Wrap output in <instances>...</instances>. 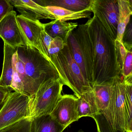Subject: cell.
Here are the masks:
<instances>
[{
    "label": "cell",
    "instance_id": "6da1fadb",
    "mask_svg": "<svg viewBox=\"0 0 132 132\" xmlns=\"http://www.w3.org/2000/svg\"><path fill=\"white\" fill-rule=\"evenodd\" d=\"M92 47V86L112 84L113 79L122 75L115 57L114 42L101 23L93 16L85 23Z\"/></svg>",
    "mask_w": 132,
    "mask_h": 132
},
{
    "label": "cell",
    "instance_id": "7a4b0ae2",
    "mask_svg": "<svg viewBox=\"0 0 132 132\" xmlns=\"http://www.w3.org/2000/svg\"><path fill=\"white\" fill-rule=\"evenodd\" d=\"M16 53L21 60L26 75L34 92L46 81L59 78L51 62L36 48L30 45L17 47Z\"/></svg>",
    "mask_w": 132,
    "mask_h": 132
},
{
    "label": "cell",
    "instance_id": "3957f363",
    "mask_svg": "<svg viewBox=\"0 0 132 132\" xmlns=\"http://www.w3.org/2000/svg\"><path fill=\"white\" fill-rule=\"evenodd\" d=\"M48 60L56 69L63 85L69 87L77 98L92 88L84 78L66 44L61 51Z\"/></svg>",
    "mask_w": 132,
    "mask_h": 132
},
{
    "label": "cell",
    "instance_id": "277c9868",
    "mask_svg": "<svg viewBox=\"0 0 132 132\" xmlns=\"http://www.w3.org/2000/svg\"><path fill=\"white\" fill-rule=\"evenodd\" d=\"M82 76L92 86L93 76L92 47L85 24H79L69 34L65 43Z\"/></svg>",
    "mask_w": 132,
    "mask_h": 132
},
{
    "label": "cell",
    "instance_id": "5b68a950",
    "mask_svg": "<svg viewBox=\"0 0 132 132\" xmlns=\"http://www.w3.org/2000/svg\"><path fill=\"white\" fill-rule=\"evenodd\" d=\"M64 85L60 78H53L43 83L29 98L28 117L32 119L51 113L62 95Z\"/></svg>",
    "mask_w": 132,
    "mask_h": 132
},
{
    "label": "cell",
    "instance_id": "8992f818",
    "mask_svg": "<svg viewBox=\"0 0 132 132\" xmlns=\"http://www.w3.org/2000/svg\"><path fill=\"white\" fill-rule=\"evenodd\" d=\"M90 10L110 36L116 40L119 16L117 0H91Z\"/></svg>",
    "mask_w": 132,
    "mask_h": 132
},
{
    "label": "cell",
    "instance_id": "52a82bcc",
    "mask_svg": "<svg viewBox=\"0 0 132 132\" xmlns=\"http://www.w3.org/2000/svg\"><path fill=\"white\" fill-rule=\"evenodd\" d=\"M29 97L12 92L0 110V129L28 117Z\"/></svg>",
    "mask_w": 132,
    "mask_h": 132
},
{
    "label": "cell",
    "instance_id": "ba28073f",
    "mask_svg": "<svg viewBox=\"0 0 132 132\" xmlns=\"http://www.w3.org/2000/svg\"><path fill=\"white\" fill-rule=\"evenodd\" d=\"M113 116L116 130L128 132L125 104V85L120 76L113 79Z\"/></svg>",
    "mask_w": 132,
    "mask_h": 132
},
{
    "label": "cell",
    "instance_id": "9c48e42d",
    "mask_svg": "<svg viewBox=\"0 0 132 132\" xmlns=\"http://www.w3.org/2000/svg\"><path fill=\"white\" fill-rule=\"evenodd\" d=\"M77 97L74 95H62L50 114L64 129L79 119L77 109Z\"/></svg>",
    "mask_w": 132,
    "mask_h": 132
},
{
    "label": "cell",
    "instance_id": "30bf717a",
    "mask_svg": "<svg viewBox=\"0 0 132 132\" xmlns=\"http://www.w3.org/2000/svg\"><path fill=\"white\" fill-rule=\"evenodd\" d=\"M16 17V13L13 10L0 22V37L4 43L15 48L28 45L18 25Z\"/></svg>",
    "mask_w": 132,
    "mask_h": 132
},
{
    "label": "cell",
    "instance_id": "8fae6325",
    "mask_svg": "<svg viewBox=\"0 0 132 132\" xmlns=\"http://www.w3.org/2000/svg\"><path fill=\"white\" fill-rule=\"evenodd\" d=\"M92 88L100 113L104 116L116 130L113 116L112 83L95 85Z\"/></svg>",
    "mask_w": 132,
    "mask_h": 132
},
{
    "label": "cell",
    "instance_id": "7c38bea8",
    "mask_svg": "<svg viewBox=\"0 0 132 132\" xmlns=\"http://www.w3.org/2000/svg\"><path fill=\"white\" fill-rule=\"evenodd\" d=\"M10 3L21 14L20 15L31 20L37 21L43 19L54 20L56 18L45 7L31 0H8Z\"/></svg>",
    "mask_w": 132,
    "mask_h": 132
},
{
    "label": "cell",
    "instance_id": "4fadbf2b",
    "mask_svg": "<svg viewBox=\"0 0 132 132\" xmlns=\"http://www.w3.org/2000/svg\"><path fill=\"white\" fill-rule=\"evenodd\" d=\"M13 75L10 88L14 92L20 93L30 98L34 92L26 75L23 64L18 57L16 52L13 57Z\"/></svg>",
    "mask_w": 132,
    "mask_h": 132
},
{
    "label": "cell",
    "instance_id": "5bb4252c",
    "mask_svg": "<svg viewBox=\"0 0 132 132\" xmlns=\"http://www.w3.org/2000/svg\"><path fill=\"white\" fill-rule=\"evenodd\" d=\"M16 18L18 25L28 45L38 49L40 35L42 31L44 30V24L40 21L31 20L21 15L17 16Z\"/></svg>",
    "mask_w": 132,
    "mask_h": 132
},
{
    "label": "cell",
    "instance_id": "9a60e30c",
    "mask_svg": "<svg viewBox=\"0 0 132 132\" xmlns=\"http://www.w3.org/2000/svg\"><path fill=\"white\" fill-rule=\"evenodd\" d=\"M34 1L44 7H59L74 12L83 11L90 12L91 0H38Z\"/></svg>",
    "mask_w": 132,
    "mask_h": 132
},
{
    "label": "cell",
    "instance_id": "2e32d148",
    "mask_svg": "<svg viewBox=\"0 0 132 132\" xmlns=\"http://www.w3.org/2000/svg\"><path fill=\"white\" fill-rule=\"evenodd\" d=\"M78 25V23L66 22L56 19L44 24V31L52 38L60 37L65 44L70 33Z\"/></svg>",
    "mask_w": 132,
    "mask_h": 132
},
{
    "label": "cell",
    "instance_id": "e0dca14e",
    "mask_svg": "<svg viewBox=\"0 0 132 132\" xmlns=\"http://www.w3.org/2000/svg\"><path fill=\"white\" fill-rule=\"evenodd\" d=\"M77 109L79 119L83 117L93 118L100 114L92 88L77 98Z\"/></svg>",
    "mask_w": 132,
    "mask_h": 132
},
{
    "label": "cell",
    "instance_id": "ac0fdd59",
    "mask_svg": "<svg viewBox=\"0 0 132 132\" xmlns=\"http://www.w3.org/2000/svg\"><path fill=\"white\" fill-rule=\"evenodd\" d=\"M17 48L11 47L4 43V57L3 71L0 77V86L10 87L13 75V57Z\"/></svg>",
    "mask_w": 132,
    "mask_h": 132
},
{
    "label": "cell",
    "instance_id": "d6986e66",
    "mask_svg": "<svg viewBox=\"0 0 132 132\" xmlns=\"http://www.w3.org/2000/svg\"><path fill=\"white\" fill-rule=\"evenodd\" d=\"M65 129L50 114L31 119L30 132H62Z\"/></svg>",
    "mask_w": 132,
    "mask_h": 132
},
{
    "label": "cell",
    "instance_id": "ffe728a7",
    "mask_svg": "<svg viewBox=\"0 0 132 132\" xmlns=\"http://www.w3.org/2000/svg\"><path fill=\"white\" fill-rule=\"evenodd\" d=\"M119 16L116 40L122 43L123 37L126 27L132 14V0H117Z\"/></svg>",
    "mask_w": 132,
    "mask_h": 132
},
{
    "label": "cell",
    "instance_id": "44dd1931",
    "mask_svg": "<svg viewBox=\"0 0 132 132\" xmlns=\"http://www.w3.org/2000/svg\"><path fill=\"white\" fill-rule=\"evenodd\" d=\"M45 8L54 15L56 20H59L61 21L65 22L68 21L91 18V13L88 11L76 12L59 7L47 6Z\"/></svg>",
    "mask_w": 132,
    "mask_h": 132
},
{
    "label": "cell",
    "instance_id": "7402d4cb",
    "mask_svg": "<svg viewBox=\"0 0 132 132\" xmlns=\"http://www.w3.org/2000/svg\"><path fill=\"white\" fill-rule=\"evenodd\" d=\"M125 85V104L128 132H132V76L122 79Z\"/></svg>",
    "mask_w": 132,
    "mask_h": 132
},
{
    "label": "cell",
    "instance_id": "603a6c76",
    "mask_svg": "<svg viewBox=\"0 0 132 132\" xmlns=\"http://www.w3.org/2000/svg\"><path fill=\"white\" fill-rule=\"evenodd\" d=\"M31 119L26 117L0 129V132H30Z\"/></svg>",
    "mask_w": 132,
    "mask_h": 132
},
{
    "label": "cell",
    "instance_id": "cb8c5ba5",
    "mask_svg": "<svg viewBox=\"0 0 132 132\" xmlns=\"http://www.w3.org/2000/svg\"><path fill=\"white\" fill-rule=\"evenodd\" d=\"M114 48L117 68L122 75V68L127 50L126 49L122 43H121L116 40L114 42Z\"/></svg>",
    "mask_w": 132,
    "mask_h": 132
},
{
    "label": "cell",
    "instance_id": "d4e9b609",
    "mask_svg": "<svg viewBox=\"0 0 132 132\" xmlns=\"http://www.w3.org/2000/svg\"><path fill=\"white\" fill-rule=\"evenodd\" d=\"M93 118L96 123L98 132H124L119 130H113L103 114H97Z\"/></svg>",
    "mask_w": 132,
    "mask_h": 132
},
{
    "label": "cell",
    "instance_id": "484cf974",
    "mask_svg": "<svg viewBox=\"0 0 132 132\" xmlns=\"http://www.w3.org/2000/svg\"><path fill=\"white\" fill-rule=\"evenodd\" d=\"M53 40V38L49 36L44 31H42L39 38L38 50L47 59L48 49Z\"/></svg>",
    "mask_w": 132,
    "mask_h": 132
},
{
    "label": "cell",
    "instance_id": "4316f807",
    "mask_svg": "<svg viewBox=\"0 0 132 132\" xmlns=\"http://www.w3.org/2000/svg\"><path fill=\"white\" fill-rule=\"evenodd\" d=\"M122 79L132 76V51H127L122 68Z\"/></svg>",
    "mask_w": 132,
    "mask_h": 132
},
{
    "label": "cell",
    "instance_id": "83f0119b",
    "mask_svg": "<svg viewBox=\"0 0 132 132\" xmlns=\"http://www.w3.org/2000/svg\"><path fill=\"white\" fill-rule=\"evenodd\" d=\"M64 42L62 39L57 37L53 38L51 43L48 53V59L61 51L64 46Z\"/></svg>",
    "mask_w": 132,
    "mask_h": 132
},
{
    "label": "cell",
    "instance_id": "f1b7e54d",
    "mask_svg": "<svg viewBox=\"0 0 132 132\" xmlns=\"http://www.w3.org/2000/svg\"><path fill=\"white\" fill-rule=\"evenodd\" d=\"M132 27L130 20L126 27L122 40L123 44L127 51H131L132 47Z\"/></svg>",
    "mask_w": 132,
    "mask_h": 132
},
{
    "label": "cell",
    "instance_id": "f546056e",
    "mask_svg": "<svg viewBox=\"0 0 132 132\" xmlns=\"http://www.w3.org/2000/svg\"><path fill=\"white\" fill-rule=\"evenodd\" d=\"M13 8L8 0H0V22L7 14L13 11Z\"/></svg>",
    "mask_w": 132,
    "mask_h": 132
},
{
    "label": "cell",
    "instance_id": "4dcf8cb0",
    "mask_svg": "<svg viewBox=\"0 0 132 132\" xmlns=\"http://www.w3.org/2000/svg\"><path fill=\"white\" fill-rule=\"evenodd\" d=\"M13 91L10 87L0 86V110L7 100Z\"/></svg>",
    "mask_w": 132,
    "mask_h": 132
},
{
    "label": "cell",
    "instance_id": "1f68e13d",
    "mask_svg": "<svg viewBox=\"0 0 132 132\" xmlns=\"http://www.w3.org/2000/svg\"><path fill=\"white\" fill-rule=\"evenodd\" d=\"M78 132H84V131H82V130H79Z\"/></svg>",
    "mask_w": 132,
    "mask_h": 132
}]
</instances>
